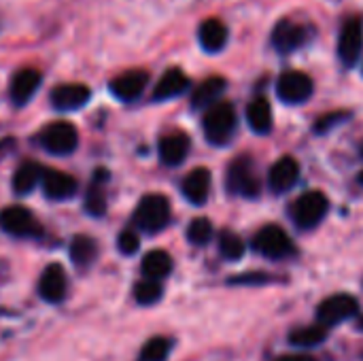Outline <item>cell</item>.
<instances>
[{
	"label": "cell",
	"instance_id": "6da1fadb",
	"mask_svg": "<svg viewBox=\"0 0 363 361\" xmlns=\"http://www.w3.org/2000/svg\"><path fill=\"white\" fill-rule=\"evenodd\" d=\"M236 111L230 102H215L206 109L202 119L204 136L211 145L223 147L232 140L236 130Z\"/></svg>",
	"mask_w": 363,
	"mask_h": 361
},
{
	"label": "cell",
	"instance_id": "7a4b0ae2",
	"mask_svg": "<svg viewBox=\"0 0 363 361\" xmlns=\"http://www.w3.org/2000/svg\"><path fill=\"white\" fill-rule=\"evenodd\" d=\"M170 221V202L160 194L145 196L134 211V226L147 234L162 232Z\"/></svg>",
	"mask_w": 363,
	"mask_h": 361
},
{
	"label": "cell",
	"instance_id": "3957f363",
	"mask_svg": "<svg viewBox=\"0 0 363 361\" xmlns=\"http://www.w3.org/2000/svg\"><path fill=\"white\" fill-rule=\"evenodd\" d=\"M330 211V200L323 191H306L291 204V219L300 230H311L323 221Z\"/></svg>",
	"mask_w": 363,
	"mask_h": 361
},
{
	"label": "cell",
	"instance_id": "277c9868",
	"mask_svg": "<svg viewBox=\"0 0 363 361\" xmlns=\"http://www.w3.org/2000/svg\"><path fill=\"white\" fill-rule=\"evenodd\" d=\"M225 187L230 194L245 196V198H255L259 194V181L255 177V166H253L251 157L240 155L228 166Z\"/></svg>",
	"mask_w": 363,
	"mask_h": 361
},
{
	"label": "cell",
	"instance_id": "5b68a950",
	"mask_svg": "<svg viewBox=\"0 0 363 361\" xmlns=\"http://www.w3.org/2000/svg\"><path fill=\"white\" fill-rule=\"evenodd\" d=\"M38 143L51 155H70L79 145V134L72 123L55 121L43 128V132L38 134Z\"/></svg>",
	"mask_w": 363,
	"mask_h": 361
},
{
	"label": "cell",
	"instance_id": "8992f818",
	"mask_svg": "<svg viewBox=\"0 0 363 361\" xmlns=\"http://www.w3.org/2000/svg\"><path fill=\"white\" fill-rule=\"evenodd\" d=\"M313 91L315 83L302 70H285L277 81V96L285 104H304Z\"/></svg>",
	"mask_w": 363,
	"mask_h": 361
},
{
	"label": "cell",
	"instance_id": "52a82bcc",
	"mask_svg": "<svg viewBox=\"0 0 363 361\" xmlns=\"http://www.w3.org/2000/svg\"><path fill=\"white\" fill-rule=\"evenodd\" d=\"M253 249L268 260H285L294 253V243L283 228L264 226L253 238Z\"/></svg>",
	"mask_w": 363,
	"mask_h": 361
},
{
	"label": "cell",
	"instance_id": "ba28073f",
	"mask_svg": "<svg viewBox=\"0 0 363 361\" xmlns=\"http://www.w3.org/2000/svg\"><path fill=\"white\" fill-rule=\"evenodd\" d=\"M0 230L15 238H36L43 234L36 217L23 206H9L0 211Z\"/></svg>",
	"mask_w": 363,
	"mask_h": 361
},
{
	"label": "cell",
	"instance_id": "9c48e42d",
	"mask_svg": "<svg viewBox=\"0 0 363 361\" xmlns=\"http://www.w3.org/2000/svg\"><path fill=\"white\" fill-rule=\"evenodd\" d=\"M359 313V302L349 294H336L325 298L317 309V319L323 326H338Z\"/></svg>",
	"mask_w": 363,
	"mask_h": 361
},
{
	"label": "cell",
	"instance_id": "30bf717a",
	"mask_svg": "<svg viewBox=\"0 0 363 361\" xmlns=\"http://www.w3.org/2000/svg\"><path fill=\"white\" fill-rule=\"evenodd\" d=\"M363 51V26L357 17L347 19L338 34V57L345 66H355Z\"/></svg>",
	"mask_w": 363,
	"mask_h": 361
},
{
	"label": "cell",
	"instance_id": "8fae6325",
	"mask_svg": "<svg viewBox=\"0 0 363 361\" xmlns=\"http://www.w3.org/2000/svg\"><path fill=\"white\" fill-rule=\"evenodd\" d=\"M308 40V30L294 21H279L272 30V47L279 53H294L296 49L304 47Z\"/></svg>",
	"mask_w": 363,
	"mask_h": 361
},
{
	"label": "cell",
	"instance_id": "7c38bea8",
	"mask_svg": "<svg viewBox=\"0 0 363 361\" xmlns=\"http://www.w3.org/2000/svg\"><path fill=\"white\" fill-rule=\"evenodd\" d=\"M40 81H43V77L36 68H21L19 72H15L11 79V85H9L11 102L15 106H26L38 91Z\"/></svg>",
	"mask_w": 363,
	"mask_h": 361
},
{
	"label": "cell",
	"instance_id": "4fadbf2b",
	"mask_svg": "<svg viewBox=\"0 0 363 361\" xmlns=\"http://www.w3.org/2000/svg\"><path fill=\"white\" fill-rule=\"evenodd\" d=\"M147 83H149V74L145 70H128L115 77L108 83V87H111V94L119 98L121 102H134L143 96Z\"/></svg>",
	"mask_w": 363,
	"mask_h": 361
},
{
	"label": "cell",
	"instance_id": "5bb4252c",
	"mask_svg": "<svg viewBox=\"0 0 363 361\" xmlns=\"http://www.w3.org/2000/svg\"><path fill=\"white\" fill-rule=\"evenodd\" d=\"M66 289H68V279H66V272L60 264H49L40 279H38V294L45 302L49 304H57L64 300L66 296Z\"/></svg>",
	"mask_w": 363,
	"mask_h": 361
},
{
	"label": "cell",
	"instance_id": "9a60e30c",
	"mask_svg": "<svg viewBox=\"0 0 363 361\" xmlns=\"http://www.w3.org/2000/svg\"><path fill=\"white\" fill-rule=\"evenodd\" d=\"M89 87L81 83H62L51 91V104L55 111H79L89 100Z\"/></svg>",
	"mask_w": 363,
	"mask_h": 361
},
{
	"label": "cell",
	"instance_id": "2e32d148",
	"mask_svg": "<svg viewBox=\"0 0 363 361\" xmlns=\"http://www.w3.org/2000/svg\"><path fill=\"white\" fill-rule=\"evenodd\" d=\"M298 179H300V164L289 155L274 162L268 172V185L274 194H285V191L294 189Z\"/></svg>",
	"mask_w": 363,
	"mask_h": 361
},
{
	"label": "cell",
	"instance_id": "e0dca14e",
	"mask_svg": "<svg viewBox=\"0 0 363 361\" xmlns=\"http://www.w3.org/2000/svg\"><path fill=\"white\" fill-rule=\"evenodd\" d=\"M191 87L189 77L179 70V68H170L162 74V79L157 81L155 89H153V100L155 102H164V100H172L183 96L187 89Z\"/></svg>",
	"mask_w": 363,
	"mask_h": 361
},
{
	"label": "cell",
	"instance_id": "ac0fdd59",
	"mask_svg": "<svg viewBox=\"0 0 363 361\" xmlns=\"http://www.w3.org/2000/svg\"><path fill=\"white\" fill-rule=\"evenodd\" d=\"M211 172L206 168H196L183 179L181 191L187 198V202H191L194 206H202L211 196Z\"/></svg>",
	"mask_w": 363,
	"mask_h": 361
},
{
	"label": "cell",
	"instance_id": "d6986e66",
	"mask_svg": "<svg viewBox=\"0 0 363 361\" xmlns=\"http://www.w3.org/2000/svg\"><path fill=\"white\" fill-rule=\"evenodd\" d=\"M198 40H200V47L206 51V53H219L225 49L228 45V28L221 19L217 17H208L200 23L198 28Z\"/></svg>",
	"mask_w": 363,
	"mask_h": 361
},
{
	"label": "cell",
	"instance_id": "ffe728a7",
	"mask_svg": "<svg viewBox=\"0 0 363 361\" xmlns=\"http://www.w3.org/2000/svg\"><path fill=\"white\" fill-rule=\"evenodd\" d=\"M40 185L45 189V196L51 200H68L79 191V183L74 177L60 172V170H49V168H47Z\"/></svg>",
	"mask_w": 363,
	"mask_h": 361
},
{
	"label": "cell",
	"instance_id": "44dd1931",
	"mask_svg": "<svg viewBox=\"0 0 363 361\" xmlns=\"http://www.w3.org/2000/svg\"><path fill=\"white\" fill-rule=\"evenodd\" d=\"M45 172H47V168L40 166L38 162H23V164H19V168L15 170L13 181H11L13 191L17 196H28L30 191H34L43 183Z\"/></svg>",
	"mask_w": 363,
	"mask_h": 361
},
{
	"label": "cell",
	"instance_id": "7402d4cb",
	"mask_svg": "<svg viewBox=\"0 0 363 361\" xmlns=\"http://www.w3.org/2000/svg\"><path fill=\"white\" fill-rule=\"evenodd\" d=\"M189 147H191V143H189L187 134H183V132L168 134L160 140V160L166 166H179L185 162Z\"/></svg>",
	"mask_w": 363,
	"mask_h": 361
},
{
	"label": "cell",
	"instance_id": "603a6c76",
	"mask_svg": "<svg viewBox=\"0 0 363 361\" xmlns=\"http://www.w3.org/2000/svg\"><path fill=\"white\" fill-rule=\"evenodd\" d=\"M108 181L106 170H96V177L85 191V211L91 217H102L106 213V189L104 183Z\"/></svg>",
	"mask_w": 363,
	"mask_h": 361
},
{
	"label": "cell",
	"instance_id": "cb8c5ba5",
	"mask_svg": "<svg viewBox=\"0 0 363 361\" xmlns=\"http://www.w3.org/2000/svg\"><path fill=\"white\" fill-rule=\"evenodd\" d=\"M247 121L255 134H268L272 130V106L266 98H253L247 106Z\"/></svg>",
	"mask_w": 363,
	"mask_h": 361
},
{
	"label": "cell",
	"instance_id": "d4e9b609",
	"mask_svg": "<svg viewBox=\"0 0 363 361\" xmlns=\"http://www.w3.org/2000/svg\"><path fill=\"white\" fill-rule=\"evenodd\" d=\"M228 83L223 77H211L206 81H202L191 96V106L194 109H208L211 104H215L219 100V96L225 91Z\"/></svg>",
	"mask_w": 363,
	"mask_h": 361
},
{
	"label": "cell",
	"instance_id": "484cf974",
	"mask_svg": "<svg viewBox=\"0 0 363 361\" xmlns=\"http://www.w3.org/2000/svg\"><path fill=\"white\" fill-rule=\"evenodd\" d=\"M143 274L147 279H155V281H162L166 279L170 272H172V257L162 251V249H155V251H149L145 257H143Z\"/></svg>",
	"mask_w": 363,
	"mask_h": 361
},
{
	"label": "cell",
	"instance_id": "4316f807",
	"mask_svg": "<svg viewBox=\"0 0 363 361\" xmlns=\"http://www.w3.org/2000/svg\"><path fill=\"white\" fill-rule=\"evenodd\" d=\"M98 257V245L89 236H74L70 243V260L77 268H87Z\"/></svg>",
	"mask_w": 363,
	"mask_h": 361
},
{
	"label": "cell",
	"instance_id": "83f0119b",
	"mask_svg": "<svg viewBox=\"0 0 363 361\" xmlns=\"http://www.w3.org/2000/svg\"><path fill=\"white\" fill-rule=\"evenodd\" d=\"M325 340H328V326H323V323L306 326V328L294 330L289 334V345L298 347V349H311V347H317Z\"/></svg>",
	"mask_w": 363,
	"mask_h": 361
},
{
	"label": "cell",
	"instance_id": "f1b7e54d",
	"mask_svg": "<svg viewBox=\"0 0 363 361\" xmlns=\"http://www.w3.org/2000/svg\"><path fill=\"white\" fill-rule=\"evenodd\" d=\"M162 296H164L162 283L155 279H145V281L136 283V287H134V298L143 306H151V304L160 302Z\"/></svg>",
	"mask_w": 363,
	"mask_h": 361
},
{
	"label": "cell",
	"instance_id": "f546056e",
	"mask_svg": "<svg viewBox=\"0 0 363 361\" xmlns=\"http://www.w3.org/2000/svg\"><path fill=\"white\" fill-rule=\"evenodd\" d=\"M219 253L230 262H238L245 255V240L234 232H221V236H219Z\"/></svg>",
	"mask_w": 363,
	"mask_h": 361
},
{
	"label": "cell",
	"instance_id": "4dcf8cb0",
	"mask_svg": "<svg viewBox=\"0 0 363 361\" xmlns=\"http://www.w3.org/2000/svg\"><path fill=\"white\" fill-rule=\"evenodd\" d=\"M172 343L164 336H155L151 340H147V345L140 351V361H166L170 353Z\"/></svg>",
	"mask_w": 363,
	"mask_h": 361
},
{
	"label": "cell",
	"instance_id": "1f68e13d",
	"mask_svg": "<svg viewBox=\"0 0 363 361\" xmlns=\"http://www.w3.org/2000/svg\"><path fill=\"white\" fill-rule=\"evenodd\" d=\"M213 238V223L204 217H198L189 223L187 228V240L196 247H204L208 245Z\"/></svg>",
	"mask_w": 363,
	"mask_h": 361
},
{
	"label": "cell",
	"instance_id": "d6a6232c",
	"mask_svg": "<svg viewBox=\"0 0 363 361\" xmlns=\"http://www.w3.org/2000/svg\"><path fill=\"white\" fill-rule=\"evenodd\" d=\"M347 119H349V113H345V111L328 113V115L319 117V121L315 123V132H317V134H328V132H332L334 128L342 126Z\"/></svg>",
	"mask_w": 363,
	"mask_h": 361
},
{
	"label": "cell",
	"instance_id": "836d02e7",
	"mask_svg": "<svg viewBox=\"0 0 363 361\" xmlns=\"http://www.w3.org/2000/svg\"><path fill=\"white\" fill-rule=\"evenodd\" d=\"M117 247H119V251H121L123 255H134V253L138 251V247H140V240H138L136 232L123 230V232L119 234V238H117Z\"/></svg>",
	"mask_w": 363,
	"mask_h": 361
},
{
	"label": "cell",
	"instance_id": "e575fe53",
	"mask_svg": "<svg viewBox=\"0 0 363 361\" xmlns=\"http://www.w3.org/2000/svg\"><path fill=\"white\" fill-rule=\"evenodd\" d=\"M268 277L264 272H253V274H242V277H236L232 279L234 285H259V283H266Z\"/></svg>",
	"mask_w": 363,
	"mask_h": 361
},
{
	"label": "cell",
	"instance_id": "d590c367",
	"mask_svg": "<svg viewBox=\"0 0 363 361\" xmlns=\"http://www.w3.org/2000/svg\"><path fill=\"white\" fill-rule=\"evenodd\" d=\"M17 147V140L13 138V136H6V138H2L0 140V162L4 160V157H9L11 155V151Z\"/></svg>",
	"mask_w": 363,
	"mask_h": 361
},
{
	"label": "cell",
	"instance_id": "8d00e7d4",
	"mask_svg": "<svg viewBox=\"0 0 363 361\" xmlns=\"http://www.w3.org/2000/svg\"><path fill=\"white\" fill-rule=\"evenodd\" d=\"M277 361H317L313 355H304V353H298V355H285V357H279Z\"/></svg>",
	"mask_w": 363,
	"mask_h": 361
},
{
	"label": "cell",
	"instance_id": "74e56055",
	"mask_svg": "<svg viewBox=\"0 0 363 361\" xmlns=\"http://www.w3.org/2000/svg\"><path fill=\"white\" fill-rule=\"evenodd\" d=\"M357 328H359V330H363V317L359 319V321H357Z\"/></svg>",
	"mask_w": 363,
	"mask_h": 361
},
{
	"label": "cell",
	"instance_id": "f35d334b",
	"mask_svg": "<svg viewBox=\"0 0 363 361\" xmlns=\"http://www.w3.org/2000/svg\"><path fill=\"white\" fill-rule=\"evenodd\" d=\"M359 183H363V174H362V177H359Z\"/></svg>",
	"mask_w": 363,
	"mask_h": 361
},
{
	"label": "cell",
	"instance_id": "ab89813d",
	"mask_svg": "<svg viewBox=\"0 0 363 361\" xmlns=\"http://www.w3.org/2000/svg\"><path fill=\"white\" fill-rule=\"evenodd\" d=\"M362 155H363V145H362Z\"/></svg>",
	"mask_w": 363,
	"mask_h": 361
}]
</instances>
